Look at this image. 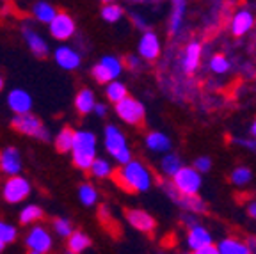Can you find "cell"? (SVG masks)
Here are the masks:
<instances>
[{
    "mask_svg": "<svg viewBox=\"0 0 256 254\" xmlns=\"http://www.w3.org/2000/svg\"><path fill=\"white\" fill-rule=\"evenodd\" d=\"M114 183L126 192H146L152 187L153 178L146 166L136 160H128L114 174Z\"/></svg>",
    "mask_w": 256,
    "mask_h": 254,
    "instance_id": "6da1fadb",
    "label": "cell"
},
{
    "mask_svg": "<svg viewBox=\"0 0 256 254\" xmlns=\"http://www.w3.org/2000/svg\"><path fill=\"white\" fill-rule=\"evenodd\" d=\"M96 135L88 130H78L75 132V140H73L72 148V156H73V166L88 171L92 160L96 158Z\"/></svg>",
    "mask_w": 256,
    "mask_h": 254,
    "instance_id": "7a4b0ae2",
    "label": "cell"
},
{
    "mask_svg": "<svg viewBox=\"0 0 256 254\" xmlns=\"http://www.w3.org/2000/svg\"><path fill=\"white\" fill-rule=\"evenodd\" d=\"M105 150L107 153L116 160L118 164H126L128 160H132V151L128 150L126 137L123 135V132L114 124H108L105 128Z\"/></svg>",
    "mask_w": 256,
    "mask_h": 254,
    "instance_id": "3957f363",
    "label": "cell"
},
{
    "mask_svg": "<svg viewBox=\"0 0 256 254\" xmlns=\"http://www.w3.org/2000/svg\"><path fill=\"white\" fill-rule=\"evenodd\" d=\"M11 126L22 135H28V137H34V139H40V140L50 139V135H48V130L44 128V124L41 123L40 118L34 116L32 112L14 114V118H12V121H11Z\"/></svg>",
    "mask_w": 256,
    "mask_h": 254,
    "instance_id": "277c9868",
    "label": "cell"
},
{
    "mask_svg": "<svg viewBox=\"0 0 256 254\" xmlns=\"http://www.w3.org/2000/svg\"><path fill=\"white\" fill-rule=\"evenodd\" d=\"M172 185L182 196H194L201 188V172H198L194 167L182 166L172 174Z\"/></svg>",
    "mask_w": 256,
    "mask_h": 254,
    "instance_id": "5b68a950",
    "label": "cell"
},
{
    "mask_svg": "<svg viewBox=\"0 0 256 254\" xmlns=\"http://www.w3.org/2000/svg\"><path fill=\"white\" fill-rule=\"evenodd\" d=\"M114 108H116V114L123 123L132 124V126H137L144 121V116H146V110H144V105L140 104L139 100L132 98V96H124L123 100H120L118 104H114Z\"/></svg>",
    "mask_w": 256,
    "mask_h": 254,
    "instance_id": "8992f818",
    "label": "cell"
},
{
    "mask_svg": "<svg viewBox=\"0 0 256 254\" xmlns=\"http://www.w3.org/2000/svg\"><path fill=\"white\" fill-rule=\"evenodd\" d=\"M30 182L27 178H24L20 174H12L2 185V198L9 204H16V202L25 201L30 196Z\"/></svg>",
    "mask_w": 256,
    "mask_h": 254,
    "instance_id": "52a82bcc",
    "label": "cell"
},
{
    "mask_svg": "<svg viewBox=\"0 0 256 254\" xmlns=\"http://www.w3.org/2000/svg\"><path fill=\"white\" fill-rule=\"evenodd\" d=\"M121 72H123V62L118 57L105 56L100 62L92 66L91 75L98 84H107L110 80L118 78L121 75Z\"/></svg>",
    "mask_w": 256,
    "mask_h": 254,
    "instance_id": "ba28073f",
    "label": "cell"
},
{
    "mask_svg": "<svg viewBox=\"0 0 256 254\" xmlns=\"http://www.w3.org/2000/svg\"><path fill=\"white\" fill-rule=\"evenodd\" d=\"M25 246H27V250L32 254H44L50 252L54 246V238L50 231L43 226H34L30 231H28L27 238H25Z\"/></svg>",
    "mask_w": 256,
    "mask_h": 254,
    "instance_id": "9c48e42d",
    "label": "cell"
},
{
    "mask_svg": "<svg viewBox=\"0 0 256 254\" xmlns=\"http://www.w3.org/2000/svg\"><path fill=\"white\" fill-rule=\"evenodd\" d=\"M48 27H50L52 38L57 41L70 40V38H73V34H75V30H76L75 22H73V18L68 12H57L52 18V22L48 24Z\"/></svg>",
    "mask_w": 256,
    "mask_h": 254,
    "instance_id": "30bf717a",
    "label": "cell"
},
{
    "mask_svg": "<svg viewBox=\"0 0 256 254\" xmlns=\"http://www.w3.org/2000/svg\"><path fill=\"white\" fill-rule=\"evenodd\" d=\"M0 171L8 176L22 172V155L14 146H8L0 151Z\"/></svg>",
    "mask_w": 256,
    "mask_h": 254,
    "instance_id": "8fae6325",
    "label": "cell"
},
{
    "mask_svg": "<svg viewBox=\"0 0 256 254\" xmlns=\"http://www.w3.org/2000/svg\"><path fill=\"white\" fill-rule=\"evenodd\" d=\"M54 59H56L57 66L66 70V72H73L82 62L80 54L73 50L72 46H57L56 52H54Z\"/></svg>",
    "mask_w": 256,
    "mask_h": 254,
    "instance_id": "7c38bea8",
    "label": "cell"
},
{
    "mask_svg": "<svg viewBox=\"0 0 256 254\" xmlns=\"http://www.w3.org/2000/svg\"><path fill=\"white\" fill-rule=\"evenodd\" d=\"M126 220L130 222V226L136 228L137 231H142V233H152L155 230V218L148 214V212L139 210V208H134V210L126 212Z\"/></svg>",
    "mask_w": 256,
    "mask_h": 254,
    "instance_id": "4fadbf2b",
    "label": "cell"
},
{
    "mask_svg": "<svg viewBox=\"0 0 256 254\" xmlns=\"http://www.w3.org/2000/svg\"><path fill=\"white\" fill-rule=\"evenodd\" d=\"M8 107L14 114H24L32 110V96L25 89H12L8 94Z\"/></svg>",
    "mask_w": 256,
    "mask_h": 254,
    "instance_id": "5bb4252c",
    "label": "cell"
},
{
    "mask_svg": "<svg viewBox=\"0 0 256 254\" xmlns=\"http://www.w3.org/2000/svg\"><path fill=\"white\" fill-rule=\"evenodd\" d=\"M139 56L146 60H155L160 56V40L153 32H144L139 41Z\"/></svg>",
    "mask_w": 256,
    "mask_h": 254,
    "instance_id": "9a60e30c",
    "label": "cell"
},
{
    "mask_svg": "<svg viewBox=\"0 0 256 254\" xmlns=\"http://www.w3.org/2000/svg\"><path fill=\"white\" fill-rule=\"evenodd\" d=\"M24 38H25V43H27V46L30 48V52L34 54V56H36V57H46L48 44L36 30H32V28L25 27L24 28Z\"/></svg>",
    "mask_w": 256,
    "mask_h": 254,
    "instance_id": "2e32d148",
    "label": "cell"
},
{
    "mask_svg": "<svg viewBox=\"0 0 256 254\" xmlns=\"http://www.w3.org/2000/svg\"><path fill=\"white\" fill-rule=\"evenodd\" d=\"M201 60V44L200 43H190L184 52V59H182V66H184L185 73H194L200 66Z\"/></svg>",
    "mask_w": 256,
    "mask_h": 254,
    "instance_id": "e0dca14e",
    "label": "cell"
},
{
    "mask_svg": "<svg viewBox=\"0 0 256 254\" xmlns=\"http://www.w3.org/2000/svg\"><path fill=\"white\" fill-rule=\"evenodd\" d=\"M252 24H254V18L249 11H238L232 20V32L233 36L240 38L244 36L246 32L251 30Z\"/></svg>",
    "mask_w": 256,
    "mask_h": 254,
    "instance_id": "ac0fdd59",
    "label": "cell"
},
{
    "mask_svg": "<svg viewBox=\"0 0 256 254\" xmlns=\"http://www.w3.org/2000/svg\"><path fill=\"white\" fill-rule=\"evenodd\" d=\"M212 242V236L204 230L203 226H198V224H192L190 231H188V236H187V244L192 250H196L198 247L204 246V244H210Z\"/></svg>",
    "mask_w": 256,
    "mask_h": 254,
    "instance_id": "d6986e66",
    "label": "cell"
},
{
    "mask_svg": "<svg viewBox=\"0 0 256 254\" xmlns=\"http://www.w3.org/2000/svg\"><path fill=\"white\" fill-rule=\"evenodd\" d=\"M94 104H96V98L91 89H82V91L75 96V108H76V112L82 116L91 114L92 108H94Z\"/></svg>",
    "mask_w": 256,
    "mask_h": 254,
    "instance_id": "ffe728a7",
    "label": "cell"
},
{
    "mask_svg": "<svg viewBox=\"0 0 256 254\" xmlns=\"http://www.w3.org/2000/svg\"><path fill=\"white\" fill-rule=\"evenodd\" d=\"M146 146L155 153H166V151L171 150V140L162 132H152V134L146 135Z\"/></svg>",
    "mask_w": 256,
    "mask_h": 254,
    "instance_id": "44dd1931",
    "label": "cell"
},
{
    "mask_svg": "<svg viewBox=\"0 0 256 254\" xmlns=\"http://www.w3.org/2000/svg\"><path fill=\"white\" fill-rule=\"evenodd\" d=\"M185 4H187V0H172V12H171V20H169V30H171V34H178L180 32L185 16Z\"/></svg>",
    "mask_w": 256,
    "mask_h": 254,
    "instance_id": "7402d4cb",
    "label": "cell"
},
{
    "mask_svg": "<svg viewBox=\"0 0 256 254\" xmlns=\"http://www.w3.org/2000/svg\"><path fill=\"white\" fill-rule=\"evenodd\" d=\"M89 246H91L89 236L84 233H80V231H73L68 236V252H73V254L84 252Z\"/></svg>",
    "mask_w": 256,
    "mask_h": 254,
    "instance_id": "603a6c76",
    "label": "cell"
},
{
    "mask_svg": "<svg viewBox=\"0 0 256 254\" xmlns=\"http://www.w3.org/2000/svg\"><path fill=\"white\" fill-rule=\"evenodd\" d=\"M32 14H34V18H36L38 22L48 25L52 22L54 16L57 14V11H56V8H54L52 4H48V2H36L34 8H32Z\"/></svg>",
    "mask_w": 256,
    "mask_h": 254,
    "instance_id": "cb8c5ba5",
    "label": "cell"
},
{
    "mask_svg": "<svg viewBox=\"0 0 256 254\" xmlns=\"http://www.w3.org/2000/svg\"><path fill=\"white\" fill-rule=\"evenodd\" d=\"M217 252L220 254H248L249 249L246 242H240L236 238H224L222 242L217 246Z\"/></svg>",
    "mask_w": 256,
    "mask_h": 254,
    "instance_id": "d4e9b609",
    "label": "cell"
},
{
    "mask_svg": "<svg viewBox=\"0 0 256 254\" xmlns=\"http://www.w3.org/2000/svg\"><path fill=\"white\" fill-rule=\"evenodd\" d=\"M73 140H75V130H72V128H62V130L56 135V150L59 151V153H70L73 148Z\"/></svg>",
    "mask_w": 256,
    "mask_h": 254,
    "instance_id": "484cf974",
    "label": "cell"
},
{
    "mask_svg": "<svg viewBox=\"0 0 256 254\" xmlns=\"http://www.w3.org/2000/svg\"><path fill=\"white\" fill-rule=\"evenodd\" d=\"M105 86H107V88H105V96L110 100L112 104H118L120 100H123L124 96L128 94L126 86H124V84H121L118 78L110 80V82H107Z\"/></svg>",
    "mask_w": 256,
    "mask_h": 254,
    "instance_id": "4316f807",
    "label": "cell"
},
{
    "mask_svg": "<svg viewBox=\"0 0 256 254\" xmlns=\"http://www.w3.org/2000/svg\"><path fill=\"white\" fill-rule=\"evenodd\" d=\"M43 218V210H41L38 204H27L25 208H22L20 212V222L24 226H28V224H34L38 220Z\"/></svg>",
    "mask_w": 256,
    "mask_h": 254,
    "instance_id": "83f0119b",
    "label": "cell"
},
{
    "mask_svg": "<svg viewBox=\"0 0 256 254\" xmlns=\"http://www.w3.org/2000/svg\"><path fill=\"white\" fill-rule=\"evenodd\" d=\"M88 171H91V174L94 176V178H108V176L112 174V167L105 158H98V156H96L91 166H89Z\"/></svg>",
    "mask_w": 256,
    "mask_h": 254,
    "instance_id": "f1b7e54d",
    "label": "cell"
},
{
    "mask_svg": "<svg viewBox=\"0 0 256 254\" xmlns=\"http://www.w3.org/2000/svg\"><path fill=\"white\" fill-rule=\"evenodd\" d=\"M180 167H182L180 156L174 155V153H168V155L162 158V162H160V169H162V172H164L166 176H169V178H172V174H174Z\"/></svg>",
    "mask_w": 256,
    "mask_h": 254,
    "instance_id": "f546056e",
    "label": "cell"
},
{
    "mask_svg": "<svg viewBox=\"0 0 256 254\" xmlns=\"http://www.w3.org/2000/svg\"><path fill=\"white\" fill-rule=\"evenodd\" d=\"M78 199L84 206H92L98 201V192H96V188L92 187L91 183H84L78 188Z\"/></svg>",
    "mask_w": 256,
    "mask_h": 254,
    "instance_id": "4dcf8cb0",
    "label": "cell"
},
{
    "mask_svg": "<svg viewBox=\"0 0 256 254\" xmlns=\"http://www.w3.org/2000/svg\"><path fill=\"white\" fill-rule=\"evenodd\" d=\"M102 18L108 24H116L123 18V9L118 4H112V2H107V4L102 8Z\"/></svg>",
    "mask_w": 256,
    "mask_h": 254,
    "instance_id": "1f68e13d",
    "label": "cell"
},
{
    "mask_svg": "<svg viewBox=\"0 0 256 254\" xmlns=\"http://www.w3.org/2000/svg\"><path fill=\"white\" fill-rule=\"evenodd\" d=\"M176 201L180 202L182 206H185L188 212H203L204 210V202L201 201L200 198H198V194H194V196H178V199Z\"/></svg>",
    "mask_w": 256,
    "mask_h": 254,
    "instance_id": "d6a6232c",
    "label": "cell"
},
{
    "mask_svg": "<svg viewBox=\"0 0 256 254\" xmlns=\"http://www.w3.org/2000/svg\"><path fill=\"white\" fill-rule=\"evenodd\" d=\"M252 178V172L251 169H248V167H236L235 171L232 172V182L235 183L236 187H244V185H248L249 182H251Z\"/></svg>",
    "mask_w": 256,
    "mask_h": 254,
    "instance_id": "836d02e7",
    "label": "cell"
},
{
    "mask_svg": "<svg viewBox=\"0 0 256 254\" xmlns=\"http://www.w3.org/2000/svg\"><path fill=\"white\" fill-rule=\"evenodd\" d=\"M16 234H18V231H16V228L12 224L0 220V242L4 246H9V244H12L16 240Z\"/></svg>",
    "mask_w": 256,
    "mask_h": 254,
    "instance_id": "e575fe53",
    "label": "cell"
},
{
    "mask_svg": "<svg viewBox=\"0 0 256 254\" xmlns=\"http://www.w3.org/2000/svg\"><path fill=\"white\" fill-rule=\"evenodd\" d=\"M54 231H56V234H59V236H62V238H68L70 234L73 233V226L72 222H70L68 218H56L54 220Z\"/></svg>",
    "mask_w": 256,
    "mask_h": 254,
    "instance_id": "d590c367",
    "label": "cell"
},
{
    "mask_svg": "<svg viewBox=\"0 0 256 254\" xmlns=\"http://www.w3.org/2000/svg\"><path fill=\"white\" fill-rule=\"evenodd\" d=\"M210 68H212L214 73H226L230 70V60L224 56H214L210 60Z\"/></svg>",
    "mask_w": 256,
    "mask_h": 254,
    "instance_id": "8d00e7d4",
    "label": "cell"
},
{
    "mask_svg": "<svg viewBox=\"0 0 256 254\" xmlns=\"http://www.w3.org/2000/svg\"><path fill=\"white\" fill-rule=\"evenodd\" d=\"M194 169L198 172H208L212 169V160L208 158V156H200V158L194 162Z\"/></svg>",
    "mask_w": 256,
    "mask_h": 254,
    "instance_id": "74e56055",
    "label": "cell"
},
{
    "mask_svg": "<svg viewBox=\"0 0 256 254\" xmlns=\"http://www.w3.org/2000/svg\"><path fill=\"white\" fill-rule=\"evenodd\" d=\"M196 254H217V246H214L212 242L210 244H204V246L198 247L196 250H194Z\"/></svg>",
    "mask_w": 256,
    "mask_h": 254,
    "instance_id": "f35d334b",
    "label": "cell"
},
{
    "mask_svg": "<svg viewBox=\"0 0 256 254\" xmlns=\"http://www.w3.org/2000/svg\"><path fill=\"white\" fill-rule=\"evenodd\" d=\"M124 64H126L130 70H139L140 68V60H139V57H136V56H126Z\"/></svg>",
    "mask_w": 256,
    "mask_h": 254,
    "instance_id": "ab89813d",
    "label": "cell"
},
{
    "mask_svg": "<svg viewBox=\"0 0 256 254\" xmlns=\"http://www.w3.org/2000/svg\"><path fill=\"white\" fill-rule=\"evenodd\" d=\"M92 112H94L98 118H104V116L107 114V107H105L104 104H94V108H92Z\"/></svg>",
    "mask_w": 256,
    "mask_h": 254,
    "instance_id": "60d3db41",
    "label": "cell"
},
{
    "mask_svg": "<svg viewBox=\"0 0 256 254\" xmlns=\"http://www.w3.org/2000/svg\"><path fill=\"white\" fill-rule=\"evenodd\" d=\"M238 144H242V146L249 148V150L256 151V140H248V139H242V140H236Z\"/></svg>",
    "mask_w": 256,
    "mask_h": 254,
    "instance_id": "b9f144b4",
    "label": "cell"
},
{
    "mask_svg": "<svg viewBox=\"0 0 256 254\" xmlns=\"http://www.w3.org/2000/svg\"><path fill=\"white\" fill-rule=\"evenodd\" d=\"M246 246H248L249 252H256V236H251V238H248V242H246Z\"/></svg>",
    "mask_w": 256,
    "mask_h": 254,
    "instance_id": "7bdbcfd3",
    "label": "cell"
},
{
    "mask_svg": "<svg viewBox=\"0 0 256 254\" xmlns=\"http://www.w3.org/2000/svg\"><path fill=\"white\" fill-rule=\"evenodd\" d=\"M248 212H249V215H251L252 218H256V202H252L251 206L248 208Z\"/></svg>",
    "mask_w": 256,
    "mask_h": 254,
    "instance_id": "ee69618b",
    "label": "cell"
},
{
    "mask_svg": "<svg viewBox=\"0 0 256 254\" xmlns=\"http://www.w3.org/2000/svg\"><path fill=\"white\" fill-rule=\"evenodd\" d=\"M251 135H252V137H256V121L252 123V126H251Z\"/></svg>",
    "mask_w": 256,
    "mask_h": 254,
    "instance_id": "f6af8a7d",
    "label": "cell"
},
{
    "mask_svg": "<svg viewBox=\"0 0 256 254\" xmlns=\"http://www.w3.org/2000/svg\"><path fill=\"white\" fill-rule=\"evenodd\" d=\"M2 89H4V78L0 76V91H2Z\"/></svg>",
    "mask_w": 256,
    "mask_h": 254,
    "instance_id": "bcb514c9",
    "label": "cell"
},
{
    "mask_svg": "<svg viewBox=\"0 0 256 254\" xmlns=\"http://www.w3.org/2000/svg\"><path fill=\"white\" fill-rule=\"evenodd\" d=\"M4 247H6V246H4V244H2V242H0V250H2V249H4Z\"/></svg>",
    "mask_w": 256,
    "mask_h": 254,
    "instance_id": "7dc6e473",
    "label": "cell"
},
{
    "mask_svg": "<svg viewBox=\"0 0 256 254\" xmlns=\"http://www.w3.org/2000/svg\"><path fill=\"white\" fill-rule=\"evenodd\" d=\"M102 2H105V4H107V2H112V0H102Z\"/></svg>",
    "mask_w": 256,
    "mask_h": 254,
    "instance_id": "c3c4849f",
    "label": "cell"
},
{
    "mask_svg": "<svg viewBox=\"0 0 256 254\" xmlns=\"http://www.w3.org/2000/svg\"><path fill=\"white\" fill-rule=\"evenodd\" d=\"M134 2H140V0H134Z\"/></svg>",
    "mask_w": 256,
    "mask_h": 254,
    "instance_id": "681fc988",
    "label": "cell"
}]
</instances>
